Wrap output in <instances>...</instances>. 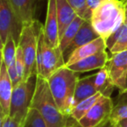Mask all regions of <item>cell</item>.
Returning a JSON list of instances; mask_svg holds the SVG:
<instances>
[{"label": "cell", "instance_id": "cell-1", "mask_svg": "<svg viewBox=\"0 0 127 127\" xmlns=\"http://www.w3.org/2000/svg\"><path fill=\"white\" fill-rule=\"evenodd\" d=\"M125 19L123 0H102L92 12L90 22L96 32L106 41L122 26Z\"/></svg>", "mask_w": 127, "mask_h": 127}, {"label": "cell", "instance_id": "cell-2", "mask_svg": "<svg viewBox=\"0 0 127 127\" xmlns=\"http://www.w3.org/2000/svg\"><path fill=\"white\" fill-rule=\"evenodd\" d=\"M31 107L37 110L48 127H66L69 117L58 108L49 86L48 80L37 75L35 93Z\"/></svg>", "mask_w": 127, "mask_h": 127}, {"label": "cell", "instance_id": "cell-3", "mask_svg": "<svg viewBox=\"0 0 127 127\" xmlns=\"http://www.w3.org/2000/svg\"><path fill=\"white\" fill-rule=\"evenodd\" d=\"M78 74L64 65L47 79L51 94L58 108L67 117L70 116L73 108L75 89L79 79Z\"/></svg>", "mask_w": 127, "mask_h": 127}, {"label": "cell", "instance_id": "cell-4", "mask_svg": "<svg viewBox=\"0 0 127 127\" xmlns=\"http://www.w3.org/2000/svg\"><path fill=\"white\" fill-rule=\"evenodd\" d=\"M37 74L49 79L58 69L65 65L60 48H52L45 38L44 25L37 23Z\"/></svg>", "mask_w": 127, "mask_h": 127}, {"label": "cell", "instance_id": "cell-5", "mask_svg": "<svg viewBox=\"0 0 127 127\" xmlns=\"http://www.w3.org/2000/svg\"><path fill=\"white\" fill-rule=\"evenodd\" d=\"M37 74L32 76L26 81H22L13 88L10 108V117L20 123L23 126L31 108L35 93Z\"/></svg>", "mask_w": 127, "mask_h": 127}, {"label": "cell", "instance_id": "cell-6", "mask_svg": "<svg viewBox=\"0 0 127 127\" xmlns=\"http://www.w3.org/2000/svg\"><path fill=\"white\" fill-rule=\"evenodd\" d=\"M37 23L25 25L22 32L18 46L21 48L25 60V74L23 81H26L33 75L37 74Z\"/></svg>", "mask_w": 127, "mask_h": 127}, {"label": "cell", "instance_id": "cell-7", "mask_svg": "<svg viewBox=\"0 0 127 127\" xmlns=\"http://www.w3.org/2000/svg\"><path fill=\"white\" fill-rule=\"evenodd\" d=\"M113 108L114 105L111 97L102 95L79 121L69 117L66 127H104L111 119Z\"/></svg>", "mask_w": 127, "mask_h": 127}, {"label": "cell", "instance_id": "cell-8", "mask_svg": "<svg viewBox=\"0 0 127 127\" xmlns=\"http://www.w3.org/2000/svg\"><path fill=\"white\" fill-rule=\"evenodd\" d=\"M25 25L13 11L10 0H0V43L4 45L8 37L12 36L16 44H19L20 37Z\"/></svg>", "mask_w": 127, "mask_h": 127}, {"label": "cell", "instance_id": "cell-9", "mask_svg": "<svg viewBox=\"0 0 127 127\" xmlns=\"http://www.w3.org/2000/svg\"><path fill=\"white\" fill-rule=\"evenodd\" d=\"M110 78L116 88L123 94L127 85V50L113 54L107 64Z\"/></svg>", "mask_w": 127, "mask_h": 127}, {"label": "cell", "instance_id": "cell-10", "mask_svg": "<svg viewBox=\"0 0 127 127\" xmlns=\"http://www.w3.org/2000/svg\"><path fill=\"white\" fill-rule=\"evenodd\" d=\"M45 38L54 49L59 48V29L58 20L57 0H48L45 24L44 25Z\"/></svg>", "mask_w": 127, "mask_h": 127}, {"label": "cell", "instance_id": "cell-11", "mask_svg": "<svg viewBox=\"0 0 127 127\" xmlns=\"http://www.w3.org/2000/svg\"><path fill=\"white\" fill-rule=\"evenodd\" d=\"M13 84L4 61L0 62V117L10 116Z\"/></svg>", "mask_w": 127, "mask_h": 127}, {"label": "cell", "instance_id": "cell-12", "mask_svg": "<svg viewBox=\"0 0 127 127\" xmlns=\"http://www.w3.org/2000/svg\"><path fill=\"white\" fill-rule=\"evenodd\" d=\"M100 37V36H99L98 34L96 32V31L93 29L91 22L85 21V23L83 24V25L81 26V28L79 29L78 32L77 33V35L75 36L73 40L71 42V44L68 45V47L63 51V53H62L64 62H65V63L67 62L70 56H71L78 48L85 45L87 43H90V42H92V41L95 40V39H97V37Z\"/></svg>", "mask_w": 127, "mask_h": 127}, {"label": "cell", "instance_id": "cell-13", "mask_svg": "<svg viewBox=\"0 0 127 127\" xmlns=\"http://www.w3.org/2000/svg\"><path fill=\"white\" fill-rule=\"evenodd\" d=\"M109 60L106 51H103L95 55L84 58L67 67L76 73H83L93 70L102 69L103 67L107 65Z\"/></svg>", "mask_w": 127, "mask_h": 127}, {"label": "cell", "instance_id": "cell-14", "mask_svg": "<svg viewBox=\"0 0 127 127\" xmlns=\"http://www.w3.org/2000/svg\"><path fill=\"white\" fill-rule=\"evenodd\" d=\"M107 49L106 41L103 37H99L97 39L92 41L90 43H87L85 45L78 48L70 56L69 59L65 63V66L71 65L73 64L80 61V60L91 57L92 55H95L100 51H105Z\"/></svg>", "mask_w": 127, "mask_h": 127}, {"label": "cell", "instance_id": "cell-15", "mask_svg": "<svg viewBox=\"0 0 127 127\" xmlns=\"http://www.w3.org/2000/svg\"><path fill=\"white\" fill-rule=\"evenodd\" d=\"M36 2L37 0H10L13 11L25 25L35 21Z\"/></svg>", "mask_w": 127, "mask_h": 127}, {"label": "cell", "instance_id": "cell-16", "mask_svg": "<svg viewBox=\"0 0 127 127\" xmlns=\"http://www.w3.org/2000/svg\"><path fill=\"white\" fill-rule=\"evenodd\" d=\"M58 20L59 29V43L65 30L72 23L78 14L67 0H57Z\"/></svg>", "mask_w": 127, "mask_h": 127}, {"label": "cell", "instance_id": "cell-17", "mask_svg": "<svg viewBox=\"0 0 127 127\" xmlns=\"http://www.w3.org/2000/svg\"><path fill=\"white\" fill-rule=\"evenodd\" d=\"M94 79L95 76L86 77V78L78 79L76 85L74 93V98H73V107L81 103L82 101L92 97L95 94L98 93L96 90L95 85H94Z\"/></svg>", "mask_w": 127, "mask_h": 127}, {"label": "cell", "instance_id": "cell-18", "mask_svg": "<svg viewBox=\"0 0 127 127\" xmlns=\"http://www.w3.org/2000/svg\"><path fill=\"white\" fill-rule=\"evenodd\" d=\"M106 44L112 55L127 50V18L122 26L106 40Z\"/></svg>", "mask_w": 127, "mask_h": 127}, {"label": "cell", "instance_id": "cell-19", "mask_svg": "<svg viewBox=\"0 0 127 127\" xmlns=\"http://www.w3.org/2000/svg\"><path fill=\"white\" fill-rule=\"evenodd\" d=\"M94 76H95L94 85H95L97 92L102 94L103 96L111 97L113 90L116 87L113 85L112 81L110 78L108 66L106 65L103 67L97 73H95Z\"/></svg>", "mask_w": 127, "mask_h": 127}, {"label": "cell", "instance_id": "cell-20", "mask_svg": "<svg viewBox=\"0 0 127 127\" xmlns=\"http://www.w3.org/2000/svg\"><path fill=\"white\" fill-rule=\"evenodd\" d=\"M85 21L86 20H85L83 18H81V17L78 15L75 18V19L72 21V23L68 26V28L66 29L64 33L63 37L60 39L59 48L61 50L62 53L68 47V45L71 44V42L73 40V38L75 37V36L77 35L79 29L81 28V26Z\"/></svg>", "mask_w": 127, "mask_h": 127}, {"label": "cell", "instance_id": "cell-21", "mask_svg": "<svg viewBox=\"0 0 127 127\" xmlns=\"http://www.w3.org/2000/svg\"><path fill=\"white\" fill-rule=\"evenodd\" d=\"M102 97V94L98 93L95 94L92 97H89V98L85 99V100L82 101L81 103H79L78 104H77L76 106L72 108L71 111V114L69 117H71V118H73L76 121H79L87 112L91 110V108L97 102L100 97Z\"/></svg>", "mask_w": 127, "mask_h": 127}, {"label": "cell", "instance_id": "cell-22", "mask_svg": "<svg viewBox=\"0 0 127 127\" xmlns=\"http://www.w3.org/2000/svg\"><path fill=\"white\" fill-rule=\"evenodd\" d=\"M18 44H16L12 36L10 35L4 46L1 47V59L4 61L6 67H9L16 60Z\"/></svg>", "mask_w": 127, "mask_h": 127}, {"label": "cell", "instance_id": "cell-23", "mask_svg": "<svg viewBox=\"0 0 127 127\" xmlns=\"http://www.w3.org/2000/svg\"><path fill=\"white\" fill-rule=\"evenodd\" d=\"M23 127H48L46 122L38 112V111L34 108H30Z\"/></svg>", "mask_w": 127, "mask_h": 127}, {"label": "cell", "instance_id": "cell-24", "mask_svg": "<svg viewBox=\"0 0 127 127\" xmlns=\"http://www.w3.org/2000/svg\"><path fill=\"white\" fill-rule=\"evenodd\" d=\"M69 4L76 11L77 14L86 21L91 20V15L86 5V0H67Z\"/></svg>", "mask_w": 127, "mask_h": 127}, {"label": "cell", "instance_id": "cell-25", "mask_svg": "<svg viewBox=\"0 0 127 127\" xmlns=\"http://www.w3.org/2000/svg\"><path fill=\"white\" fill-rule=\"evenodd\" d=\"M127 118V102H124L121 104H118L114 106L111 112L110 121L112 123L118 124L124 119Z\"/></svg>", "mask_w": 127, "mask_h": 127}, {"label": "cell", "instance_id": "cell-26", "mask_svg": "<svg viewBox=\"0 0 127 127\" xmlns=\"http://www.w3.org/2000/svg\"><path fill=\"white\" fill-rule=\"evenodd\" d=\"M1 127H23L20 123L10 116L0 117Z\"/></svg>", "mask_w": 127, "mask_h": 127}, {"label": "cell", "instance_id": "cell-27", "mask_svg": "<svg viewBox=\"0 0 127 127\" xmlns=\"http://www.w3.org/2000/svg\"><path fill=\"white\" fill-rule=\"evenodd\" d=\"M102 0H86V5L88 8V11L91 15V18H92V15L93 11L95 10V8L100 4V2Z\"/></svg>", "mask_w": 127, "mask_h": 127}, {"label": "cell", "instance_id": "cell-28", "mask_svg": "<svg viewBox=\"0 0 127 127\" xmlns=\"http://www.w3.org/2000/svg\"><path fill=\"white\" fill-rule=\"evenodd\" d=\"M104 127H122L121 125L119 123L118 124H116V123H112V122L109 121Z\"/></svg>", "mask_w": 127, "mask_h": 127}, {"label": "cell", "instance_id": "cell-29", "mask_svg": "<svg viewBox=\"0 0 127 127\" xmlns=\"http://www.w3.org/2000/svg\"><path fill=\"white\" fill-rule=\"evenodd\" d=\"M119 124L121 125V126H122V127H127V118H126V119L122 120V121L120 122Z\"/></svg>", "mask_w": 127, "mask_h": 127}, {"label": "cell", "instance_id": "cell-30", "mask_svg": "<svg viewBox=\"0 0 127 127\" xmlns=\"http://www.w3.org/2000/svg\"><path fill=\"white\" fill-rule=\"evenodd\" d=\"M125 16H126V18H127V4H125Z\"/></svg>", "mask_w": 127, "mask_h": 127}, {"label": "cell", "instance_id": "cell-31", "mask_svg": "<svg viewBox=\"0 0 127 127\" xmlns=\"http://www.w3.org/2000/svg\"><path fill=\"white\" fill-rule=\"evenodd\" d=\"M123 2L125 4H127V0H123Z\"/></svg>", "mask_w": 127, "mask_h": 127}, {"label": "cell", "instance_id": "cell-32", "mask_svg": "<svg viewBox=\"0 0 127 127\" xmlns=\"http://www.w3.org/2000/svg\"><path fill=\"white\" fill-rule=\"evenodd\" d=\"M125 93H127V85H126V92H125Z\"/></svg>", "mask_w": 127, "mask_h": 127}]
</instances>
